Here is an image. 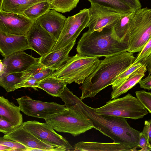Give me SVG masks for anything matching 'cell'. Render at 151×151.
<instances>
[{"label":"cell","mask_w":151,"mask_h":151,"mask_svg":"<svg viewBox=\"0 0 151 151\" xmlns=\"http://www.w3.org/2000/svg\"><path fill=\"white\" fill-rule=\"evenodd\" d=\"M88 0L91 4H98L124 14L131 12L134 10L122 0Z\"/></svg>","instance_id":"484cf974"},{"label":"cell","mask_w":151,"mask_h":151,"mask_svg":"<svg viewBox=\"0 0 151 151\" xmlns=\"http://www.w3.org/2000/svg\"><path fill=\"white\" fill-rule=\"evenodd\" d=\"M113 24L93 32L87 31L77 43L76 51L88 57H108L127 51L128 42H120L113 34Z\"/></svg>","instance_id":"3957f363"},{"label":"cell","mask_w":151,"mask_h":151,"mask_svg":"<svg viewBox=\"0 0 151 151\" xmlns=\"http://www.w3.org/2000/svg\"><path fill=\"white\" fill-rule=\"evenodd\" d=\"M40 81L29 76L28 78L25 83L23 87H31L35 90H37L38 85Z\"/></svg>","instance_id":"8d00e7d4"},{"label":"cell","mask_w":151,"mask_h":151,"mask_svg":"<svg viewBox=\"0 0 151 151\" xmlns=\"http://www.w3.org/2000/svg\"><path fill=\"white\" fill-rule=\"evenodd\" d=\"M98 57L77 54L70 58L50 76L62 80L68 84H82L95 70L99 63Z\"/></svg>","instance_id":"277c9868"},{"label":"cell","mask_w":151,"mask_h":151,"mask_svg":"<svg viewBox=\"0 0 151 151\" xmlns=\"http://www.w3.org/2000/svg\"><path fill=\"white\" fill-rule=\"evenodd\" d=\"M0 145H3L13 149V151H27L28 148L14 140L3 137H0Z\"/></svg>","instance_id":"1f68e13d"},{"label":"cell","mask_w":151,"mask_h":151,"mask_svg":"<svg viewBox=\"0 0 151 151\" xmlns=\"http://www.w3.org/2000/svg\"><path fill=\"white\" fill-rule=\"evenodd\" d=\"M20 111L19 106H16L3 96L0 97V116L11 123L15 129L23 124Z\"/></svg>","instance_id":"d6986e66"},{"label":"cell","mask_w":151,"mask_h":151,"mask_svg":"<svg viewBox=\"0 0 151 151\" xmlns=\"http://www.w3.org/2000/svg\"><path fill=\"white\" fill-rule=\"evenodd\" d=\"M151 144L149 142L147 134L145 130L143 129L140 134L138 143V147L143 149Z\"/></svg>","instance_id":"e575fe53"},{"label":"cell","mask_w":151,"mask_h":151,"mask_svg":"<svg viewBox=\"0 0 151 151\" xmlns=\"http://www.w3.org/2000/svg\"><path fill=\"white\" fill-rule=\"evenodd\" d=\"M40 58H35L24 51L14 53L4 57L2 62L6 66L4 73L24 72L40 62Z\"/></svg>","instance_id":"9a60e30c"},{"label":"cell","mask_w":151,"mask_h":151,"mask_svg":"<svg viewBox=\"0 0 151 151\" xmlns=\"http://www.w3.org/2000/svg\"><path fill=\"white\" fill-rule=\"evenodd\" d=\"M138 83L141 88L151 90V74L144 79H141Z\"/></svg>","instance_id":"d590c367"},{"label":"cell","mask_w":151,"mask_h":151,"mask_svg":"<svg viewBox=\"0 0 151 151\" xmlns=\"http://www.w3.org/2000/svg\"><path fill=\"white\" fill-rule=\"evenodd\" d=\"M59 97L67 108L77 111L89 118L94 128L111 138L114 142L132 148L138 147L141 132L131 127L126 118L96 114L95 108L85 104L67 87L64 89Z\"/></svg>","instance_id":"6da1fadb"},{"label":"cell","mask_w":151,"mask_h":151,"mask_svg":"<svg viewBox=\"0 0 151 151\" xmlns=\"http://www.w3.org/2000/svg\"><path fill=\"white\" fill-rule=\"evenodd\" d=\"M0 151H13V149L12 148L6 146L0 145Z\"/></svg>","instance_id":"60d3db41"},{"label":"cell","mask_w":151,"mask_h":151,"mask_svg":"<svg viewBox=\"0 0 151 151\" xmlns=\"http://www.w3.org/2000/svg\"><path fill=\"white\" fill-rule=\"evenodd\" d=\"M75 43L76 42L70 43L63 48L41 57L40 63L46 68L54 71L56 70L70 58L69 53Z\"/></svg>","instance_id":"ac0fdd59"},{"label":"cell","mask_w":151,"mask_h":151,"mask_svg":"<svg viewBox=\"0 0 151 151\" xmlns=\"http://www.w3.org/2000/svg\"><path fill=\"white\" fill-rule=\"evenodd\" d=\"M133 10L136 11L141 8L142 6L139 0H122Z\"/></svg>","instance_id":"74e56055"},{"label":"cell","mask_w":151,"mask_h":151,"mask_svg":"<svg viewBox=\"0 0 151 151\" xmlns=\"http://www.w3.org/2000/svg\"><path fill=\"white\" fill-rule=\"evenodd\" d=\"M136 97L151 114V92L142 90L135 92Z\"/></svg>","instance_id":"4dcf8cb0"},{"label":"cell","mask_w":151,"mask_h":151,"mask_svg":"<svg viewBox=\"0 0 151 151\" xmlns=\"http://www.w3.org/2000/svg\"><path fill=\"white\" fill-rule=\"evenodd\" d=\"M3 137L18 142L28 148L27 151L32 149H42L43 151H65L62 148L54 146L40 140L23 125L15 129L11 132L5 134Z\"/></svg>","instance_id":"5bb4252c"},{"label":"cell","mask_w":151,"mask_h":151,"mask_svg":"<svg viewBox=\"0 0 151 151\" xmlns=\"http://www.w3.org/2000/svg\"><path fill=\"white\" fill-rule=\"evenodd\" d=\"M151 36V9L135 11L127 34L129 52H139Z\"/></svg>","instance_id":"52a82bcc"},{"label":"cell","mask_w":151,"mask_h":151,"mask_svg":"<svg viewBox=\"0 0 151 151\" xmlns=\"http://www.w3.org/2000/svg\"><path fill=\"white\" fill-rule=\"evenodd\" d=\"M3 0H0V5L1 4Z\"/></svg>","instance_id":"7bdbcfd3"},{"label":"cell","mask_w":151,"mask_h":151,"mask_svg":"<svg viewBox=\"0 0 151 151\" xmlns=\"http://www.w3.org/2000/svg\"><path fill=\"white\" fill-rule=\"evenodd\" d=\"M74 151H131L132 148L120 143L81 141L75 144Z\"/></svg>","instance_id":"ffe728a7"},{"label":"cell","mask_w":151,"mask_h":151,"mask_svg":"<svg viewBox=\"0 0 151 151\" xmlns=\"http://www.w3.org/2000/svg\"><path fill=\"white\" fill-rule=\"evenodd\" d=\"M89 9L90 19L87 27L90 32L112 24L126 14L96 4H91Z\"/></svg>","instance_id":"7c38bea8"},{"label":"cell","mask_w":151,"mask_h":151,"mask_svg":"<svg viewBox=\"0 0 151 151\" xmlns=\"http://www.w3.org/2000/svg\"><path fill=\"white\" fill-rule=\"evenodd\" d=\"M35 22L23 14L0 11V30L7 33L26 36Z\"/></svg>","instance_id":"4fadbf2b"},{"label":"cell","mask_w":151,"mask_h":151,"mask_svg":"<svg viewBox=\"0 0 151 151\" xmlns=\"http://www.w3.org/2000/svg\"><path fill=\"white\" fill-rule=\"evenodd\" d=\"M49 0L35 4L25 10L23 14L29 19L35 21L38 18L50 9Z\"/></svg>","instance_id":"4316f807"},{"label":"cell","mask_w":151,"mask_h":151,"mask_svg":"<svg viewBox=\"0 0 151 151\" xmlns=\"http://www.w3.org/2000/svg\"><path fill=\"white\" fill-rule=\"evenodd\" d=\"M49 0H4L0 11L23 14L28 8L38 3Z\"/></svg>","instance_id":"cb8c5ba5"},{"label":"cell","mask_w":151,"mask_h":151,"mask_svg":"<svg viewBox=\"0 0 151 151\" xmlns=\"http://www.w3.org/2000/svg\"><path fill=\"white\" fill-rule=\"evenodd\" d=\"M68 84L62 80L50 76L41 81L38 88L51 96L58 97Z\"/></svg>","instance_id":"d4e9b609"},{"label":"cell","mask_w":151,"mask_h":151,"mask_svg":"<svg viewBox=\"0 0 151 151\" xmlns=\"http://www.w3.org/2000/svg\"><path fill=\"white\" fill-rule=\"evenodd\" d=\"M26 71L12 73H4L0 75V86L7 92L23 87L29 76Z\"/></svg>","instance_id":"7402d4cb"},{"label":"cell","mask_w":151,"mask_h":151,"mask_svg":"<svg viewBox=\"0 0 151 151\" xmlns=\"http://www.w3.org/2000/svg\"><path fill=\"white\" fill-rule=\"evenodd\" d=\"M15 128L10 122L0 116V132L5 134L14 131Z\"/></svg>","instance_id":"836d02e7"},{"label":"cell","mask_w":151,"mask_h":151,"mask_svg":"<svg viewBox=\"0 0 151 151\" xmlns=\"http://www.w3.org/2000/svg\"><path fill=\"white\" fill-rule=\"evenodd\" d=\"M66 19L65 16L52 9L48 10L35 22L47 31L57 41Z\"/></svg>","instance_id":"e0dca14e"},{"label":"cell","mask_w":151,"mask_h":151,"mask_svg":"<svg viewBox=\"0 0 151 151\" xmlns=\"http://www.w3.org/2000/svg\"></svg>","instance_id":"f6af8a7d"},{"label":"cell","mask_w":151,"mask_h":151,"mask_svg":"<svg viewBox=\"0 0 151 151\" xmlns=\"http://www.w3.org/2000/svg\"><path fill=\"white\" fill-rule=\"evenodd\" d=\"M22 125L38 139L55 148H60L65 151H74V147L68 141L55 132L46 122L28 121L23 122Z\"/></svg>","instance_id":"9c48e42d"},{"label":"cell","mask_w":151,"mask_h":151,"mask_svg":"<svg viewBox=\"0 0 151 151\" xmlns=\"http://www.w3.org/2000/svg\"><path fill=\"white\" fill-rule=\"evenodd\" d=\"M151 52V36L142 50L138 54L132 65L141 63L146 58Z\"/></svg>","instance_id":"d6a6232c"},{"label":"cell","mask_w":151,"mask_h":151,"mask_svg":"<svg viewBox=\"0 0 151 151\" xmlns=\"http://www.w3.org/2000/svg\"></svg>","instance_id":"ee69618b"},{"label":"cell","mask_w":151,"mask_h":151,"mask_svg":"<svg viewBox=\"0 0 151 151\" xmlns=\"http://www.w3.org/2000/svg\"><path fill=\"white\" fill-rule=\"evenodd\" d=\"M142 65L145 64L148 71V75L151 74V52L148 56L141 62Z\"/></svg>","instance_id":"ab89813d"},{"label":"cell","mask_w":151,"mask_h":151,"mask_svg":"<svg viewBox=\"0 0 151 151\" xmlns=\"http://www.w3.org/2000/svg\"><path fill=\"white\" fill-rule=\"evenodd\" d=\"M21 111L29 116L45 119L51 115L66 109L65 104L55 102H48L36 100L29 96L16 99Z\"/></svg>","instance_id":"30bf717a"},{"label":"cell","mask_w":151,"mask_h":151,"mask_svg":"<svg viewBox=\"0 0 151 151\" xmlns=\"http://www.w3.org/2000/svg\"><path fill=\"white\" fill-rule=\"evenodd\" d=\"M136 11L127 13L113 24V34L120 42L127 41V34Z\"/></svg>","instance_id":"603a6c76"},{"label":"cell","mask_w":151,"mask_h":151,"mask_svg":"<svg viewBox=\"0 0 151 151\" xmlns=\"http://www.w3.org/2000/svg\"><path fill=\"white\" fill-rule=\"evenodd\" d=\"M45 120L57 131L69 133L74 137L94 128L89 118L77 111L68 108L52 115Z\"/></svg>","instance_id":"5b68a950"},{"label":"cell","mask_w":151,"mask_h":151,"mask_svg":"<svg viewBox=\"0 0 151 151\" xmlns=\"http://www.w3.org/2000/svg\"><path fill=\"white\" fill-rule=\"evenodd\" d=\"M95 112L99 115L135 120L142 119L148 113L138 99L129 93L108 101L104 106L95 109Z\"/></svg>","instance_id":"8992f818"},{"label":"cell","mask_w":151,"mask_h":151,"mask_svg":"<svg viewBox=\"0 0 151 151\" xmlns=\"http://www.w3.org/2000/svg\"><path fill=\"white\" fill-rule=\"evenodd\" d=\"M136 58L133 53L124 51L100 60L97 68L80 87L82 91L80 99L94 97L111 85L114 79L130 67Z\"/></svg>","instance_id":"7a4b0ae2"},{"label":"cell","mask_w":151,"mask_h":151,"mask_svg":"<svg viewBox=\"0 0 151 151\" xmlns=\"http://www.w3.org/2000/svg\"><path fill=\"white\" fill-rule=\"evenodd\" d=\"M27 49L31 48L26 36L12 34L0 30V51L3 57Z\"/></svg>","instance_id":"2e32d148"},{"label":"cell","mask_w":151,"mask_h":151,"mask_svg":"<svg viewBox=\"0 0 151 151\" xmlns=\"http://www.w3.org/2000/svg\"><path fill=\"white\" fill-rule=\"evenodd\" d=\"M147 134L149 142L151 144V119L145 121L143 128Z\"/></svg>","instance_id":"f35d334b"},{"label":"cell","mask_w":151,"mask_h":151,"mask_svg":"<svg viewBox=\"0 0 151 151\" xmlns=\"http://www.w3.org/2000/svg\"><path fill=\"white\" fill-rule=\"evenodd\" d=\"M147 70L145 64L134 72L131 76L117 86L112 87L111 98L114 99L118 98L121 95L127 92L132 88L145 76V72Z\"/></svg>","instance_id":"44dd1931"},{"label":"cell","mask_w":151,"mask_h":151,"mask_svg":"<svg viewBox=\"0 0 151 151\" xmlns=\"http://www.w3.org/2000/svg\"><path fill=\"white\" fill-rule=\"evenodd\" d=\"M30 77L40 81L50 76L54 71L46 68L40 62L28 70Z\"/></svg>","instance_id":"f1b7e54d"},{"label":"cell","mask_w":151,"mask_h":151,"mask_svg":"<svg viewBox=\"0 0 151 151\" xmlns=\"http://www.w3.org/2000/svg\"><path fill=\"white\" fill-rule=\"evenodd\" d=\"M0 75L4 73L5 69L6 66L2 62L1 60H0Z\"/></svg>","instance_id":"b9f144b4"},{"label":"cell","mask_w":151,"mask_h":151,"mask_svg":"<svg viewBox=\"0 0 151 151\" xmlns=\"http://www.w3.org/2000/svg\"><path fill=\"white\" fill-rule=\"evenodd\" d=\"M142 65L141 63H138L132 65L117 76L112 81V87H115L128 78L134 71L139 68Z\"/></svg>","instance_id":"f546056e"},{"label":"cell","mask_w":151,"mask_h":151,"mask_svg":"<svg viewBox=\"0 0 151 151\" xmlns=\"http://www.w3.org/2000/svg\"><path fill=\"white\" fill-rule=\"evenodd\" d=\"M80 0H49L50 9L65 13L70 12L77 6Z\"/></svg>","instance_id":"83f0119b"},{"label":"cell","mask_w":151,"mask_h":151,"mask_svg":"<svg viewBox=\"0 0 151 151\" xmlns=\"http://www.w3.org/2000/svg\"><path fill=\"white\" fill-rule=\"evenodd\" d=\"M90 19L89 9L86 8L81 10L74 15L69 16L67 18L59 38L52 51L61 48L70 43L76 42L81 32L87 27Z\"/></svg>","instance_id":"ba28073f"},{"label":"cell","mask_w":151,"mask_h":151,"mask_svg":"<svg viewBox=\"0 0 151 151\" xmlns=\"http://www.w3.org/2000/svg\"><path fill=\"white\" fill-rule=\"evenodd\" d=\"M31 48L43 57L50 52L56 40L40 25L34 22L26 35Z\"/></svg>","instance_id":"8fae6325"}]
</instances>
